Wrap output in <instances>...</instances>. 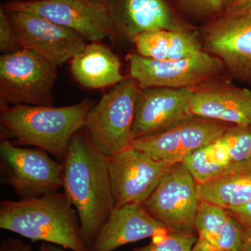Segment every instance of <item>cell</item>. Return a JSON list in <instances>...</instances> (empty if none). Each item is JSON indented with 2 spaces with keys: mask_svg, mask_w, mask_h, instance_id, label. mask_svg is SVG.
Segmentation results:
<instances>
[{
  "mask_svg": "<svg viewBox=\"0 0 251 251\" xmlns=\"http://www.w3.org/2000/svg\"><path fill=\"white\" fill-rule=\"evenodd\" d=\"M81 130L71 140L63 162L62 188L76 209L89 251L115 205L108 157L94 146L85 130Z\"/></svg>",
  "mask_w": 251,
  "mask_h": 251,
  "instance_id": "6da1fadb",
  "label": "cell"
},
{
  "mask_svg": "<svg viewBox=\"0 0 251 251\" xmlns=\"http://www.w3.org/2000/svg\"><path fill=\"white\" fill-rule=\"evenodd\" d=\"M92 106L89 100L63 107L1 105L2 139L40 149L63 163L71 140L83 129Z\"/></svg>",
  "mask_w": 251,
  "mask_h": 251,
  "instance_id": "7a4b0ae2",
  "label": "cell"
},
{
  "mask_svg": "<svg viewBox=\"0 0 251 251\" xmlns=\"http://www.w3.org/2000/svg\"><path fill=\"white\" fill-rule=\"evenodd\" d=\"M0 227L71 251H88L81 233L80 219L64 192L0 202Z\"/></svg>",
  "mask_w": 251,
  "mask_h": 251,
  "instance_id": "3957f363",
  "label": "cell"
},
{
  "mask_svg": "<svg viewBox=\"0 0 251 251\" xmlns=\"http://www.w3.org/2000/svg\"><path fill=\"white\" fill-rule=\"evenodd\" d=\"M138 82L125 78L90 109L84 127L99 151L110 157L131 146Z\"/></svg>",
  "mask_w": 251,
  "mask_h": 251,
  "instance_id": "277c9868",
  "label": "cell"
},
{
  "mask_svg": "<svg viewBox=\"0 0 251 251\" xmlns=\"http://www.w3.org/2000/svg\"><path fill=\"white\" fill-rule=\"evenodd\" d=\"M55 68L29 50L0 57L1 105H52Z\"/></svg>",
  "mask_w": 251,
  "mask_h": 251,
  "instance_id": "5b68a950",
  "label": "cell"
},
{
  "mask_svg": "<svg viewBox=\"0 0 251 251\" xmlns=\"http://www.w3.org/2000/svg\"><path fill=\"white\" fill-rule=\"evenodd\" d=\"M0 168L1 179L21 200L58 192L62 187L63 163L40 149L21 148L1 139Z\"/></svg>",
  "mask_w": 251,
  "mask_h": 251,
  "instance_id": "8992f818",
  "label": "cell"
},
{
  "mask_svg": "<svg viewBox=\"0 0 251 251\" xmlns=\"http://www.w3.org/2000/svg\"><path fill=\"white\" fill-rule=\"evenodd\" d=\"M201 201L197 181L181 162L168 169L143 205L170 230L196 233Z\"/></svg>",
  "mask_w": 251,
  "mask_h": 251,
  "instance_id": "52a82bcc",
  "label": "cell"
},
{
  "mask_svg": "<svg viewBox=\"0 0 251 251\" xmlns=\"http://www.w3.org/2000/svg\"><path fill=\"white\" fill-rule=\"evenodd\" d=\"M6 11L37 15L75 31L91 42L116 35L117 29L108 5L92 0H34L6 5Z\"/></svg>",
  "mask_w": 251,
  "mask_h": 251,
  "instance_id": "ba28073f",
  "label": "cell"
},
{
  "mask_svg": "<svg viewBox=\"0 0 251 251\" xmlns=\"http://www.w3.org/2000/svg\"><path fill=\"white\" fill-rule=\"evenodd\" d=\"M128 62L130 77L140 89H191L215 77L224 68L221 59L203 50L177 60H156L131 54Z\"/></svg>",
  "mask_w": 251,
  "mask_h": 251,
  "instance_id": "9c48e42d",
  "label": "cell"
},
{
  "mask_svg": "<svg viewBox=\"0 0 251 251\" xmlns=\"http://www.w3.org/2000/svg\"><path fill=\"white\" fill-rule=\"evenodd\" d=\"M173 165L153 160L132 146L108 157L115 208L143 204Z\"/></svg>",
  "mask_w": 251,
  "mask_h": 251,
  "instance_id": "30bf717a",
  "label": "cell"
},
{
  "mask_svg": "<svg viewBox=\"0 0 251 251\" xmlns=\"http://www.w3.org/2000/svg\"><path fill=\"white\" fill-rule=\"evenodd\" d=\"M7 13L21 48L35 52L55 69L72 60L87 45L75 31L37 15Z\"/></svg>",
  "mask_w": 251,
  "mask_h": 251,
  "instance_id": "8fae6325",
  "label": "cell"
},
{
  "mask_svg": "<svg viewBox=\"0 0 251 251\" xmlns=\"http://www.w3.org/2000/svg\"><path fill=\"white\" fill-rule=\"evenodd\" d=\"M232 125L193 116L171 129L133 140L131 146L163 163H181L221 136Z\"/></svg>",
  "mask_w": 251,
  "mask_h": 251,
  "instance_id": "7c38bea8",
  "label": "cell"
},
{
  "mask_svg": "<svg viewBox=\"0 0 251 251\" xmlns=\"http://www.w3.org/2000/svg\"><path fill=\"white\" fill-rule=\"evenodd\" d=\"M193 94L190 88L140 89L132 127L133 140L166 131L193 117L190 105Z\"/></svg>",
  "mask_w": 251,
  "mask_h": 251,
  "instance_id": "4fadbf2b",
  "label": "cell"
},
{
  "mask_svg": "<svg viewBox=\"0 0 251 251\" xmlns=\"http://www.w3.org/2000/svg\"><path fill=\"white\" fill-rule=\"evenodd\" d=\"M206 51L239 80L251 83V8L227 14L206 28Z\"/></svg>",
  "mask_w": 251,
  "mask_h": 251,
  "instance_id": "5bb4252c",
  "label": "cell"
},
{
  "mask_svg": "<svg viewBox=\"0 0 251 251\" xmlns=\"http://www.w3.org/2000/svg\"><path fill=\"white\" fill-rule=\"evenodd\" d=\"M250 158L251 125H231L218 139L186 157L182 163L201 184Z\"/></svg>",
  "mask_w": 251,
  "mask_h": 251,
  "instance_id": "9a60e30c",
  "label": "cell"
},
{
  "mask_svg": "<svg viewBox=\"0 0 251 251\" xmlns=\"http://www.w3.org/2000/svg\"><path fill=\"white\" fill-rule=\"evenodd\" d=\"M170 231L149 214L143 204H126L114 208L89 251H113L126 244L153 239Z\"/></svg>",
  "mask_w": 251,
  "mask_h": 251,
  "instance_id": "2e32d148",
  "label": "cell"
},
{
  "mask_svg": "<svg viewBox=\"0 0 251 251\" xmlns=\"http://www.w3.org/2000/svg\"><path fill=\"white\" fill-rule=\"evenodd\" d=\"M191 113L236 126L251 125V91L232 85H202L194 90Z\"/></svg>",
  "mask_w": 251,
  "mask_h": 251,
  "instance_id": "e0dca14e",
  "label": "cell"
},
{
  "mask_svg": "<svg viewBox=\"0 0 251 251\" xmlns=\"http://www.w3.org/2000/svg\"><path fill=\"white\" fill-rule=\"evenodd\" d=\"M108 6L117 29L131 39L145 31H187L163 0H118Z\"/></svg>",
  "mask_w": 251,
  "mask_h": 251,
  "instance_id": "ac0fdd59",
  "label": "cell"
},
{
  "mask_svg": "<svg viewBox=\"0 0 251 251\" xmlns=\"http://www.w3.org/2000/svg\"><path fill=\"white\" fill-rule=\"evenodd\" d=\"M71 71L81 85L93 90L116 85L125 79L118 57L98 42L86 45L71 60Z\"/></svg>",
  "mask_w": 251,
  "mask_h": 251,
  "instance_id": "d6986e66",
  "label": "cell"
},
{
  "mask_svg": "<svg viewBox=\"0 0 251 251\" xmlns=\"http://www.w3.org/2000/svg\"><path fill=\"white\" fill-rule=\"evenodd\" d=\"M203 201L224 209L242 205L251 200V158L239 162L228 171L198 184Z\"/></svg>",
  "mask_w": 251,
  "mask_h": 251,
  "instance_id": "ffe728a7",
  "label": "cell"
},
{
  "mask_svg": "<svg viewBox=\"0 0 251 251\" xmlns=\"http://www.w3.org/2000/svg\"><path fill=\"white\" fill-rule=\"evenodd\" d=\"M138 54L156 60H177L202 50L197 36L188 31L158 29L133 37Z\"/></svg>",
  "mask_w": 251,
  "mask_h": 251,
  "instance_id": "44dd1931",
  "label": "cell"
},
{
  "mask_svg": "<svg viewBox=\"0 0 251 251\" xmlns=\"http://www.w3.org/2000/svg\"><path fill=\"white\" fill-rule=\"evenodd\" d=\"M244 232L242 226L231 216L224 231L206 242H196L191 251H241Z\"/></svg>",
  "mask_w": 251,
  "mask_h": 251,
  "instance_id": "7402d4cb",
  "label": "cell"
},
{
  "mask_svg": "<svg viewBox=\"0 0 251 251\" xmlns=\"http://www.w3.org/2000/svg\"><path fill=\"white\" fill-rule=\"evenodd\" d=\"M198 239L196 233L170 231L153 238L150 244L133 251H191Z\"/></svg>",
  "mask_w": 251,
  "mask_h": 251,
  "instance_id": "603a6c76",
  "label": "cell"
},
{
  "mask_svg": "<svg viewBox=\"0 0 251 251\" xmlns=\"http://www.w3.org/2000/svg\"><path fill=\"white\" fill-rule=\"evenodd\" d=\"M17 36L10 23L8 15L0 9V50L4 54L10 53L21 49Z\"/></svg>",
  "mask_w": 251,
  "mask_h": 251,
  "instance_id": "cb8c5ba5",
  "label": "cell"
},
{
  "mask_svg": "<svg viewBox=\"0 0 251 251\" xmlns=\"http://www.w3.org/2000/svg\"><path fill=\"white\" fill-rule=\"evenodd\" d=\"M226 211L242 226L244 230L251 231V200L242 205Z\"/></svg>",
  "mask_w": 251,
  "mask_h": 251,
  "instance_id": "d4e9b609",
  "label": "cell"
},
{
  "mask_svg": "<svg viewBox=\"0 0 251 251\" xmlns=\"http://www.w3.org/2000/svg\"><path fill=\"white\" fill-rule=\"evenodd\" d=\"M194 7L204 13H218L225 7L224 0H186Z\"/></svg>",
  "mask_w": 251,
  "mask_h": 251,
  "instance_id": "484cf974",
  "label": "cell"
},
{
  "mask_svg": "<svg viewBox=\"0 0 251 251\" xmlns=\"http://www.w3.org/2000/svg\"><path fill=\"white\" fill-rule=\"evenodd\" d=\"M0 251H31V246L16 239H7L1 242Z\"/></svg>",
  "mask_w": 251,
  "mask_h": 251,
  "instance_id": "4316f807",
  "label": "cell"
},
{
  "mask_svg": "<svg viewBox=\"0 0 251 251\" xmlns=\"http://www.w3.org/2000/svg\"><path fill=\"white\" fill-rule=\"evenodd\" d=\"M227 14L251 9V0H224Z\"/></svg>",
  "mask_w": 251,
  "mask_h": 251,
  "instance_id": "83f0119b",
  "label": "cell"
},
{
  "mask_svg": "<svg viewBox=\"0 0 251 251\" xmlns=\"http://www.w3.org/2000/svg\"><path fill=\"white\" fill-rule=\"evenodd\" d=\"M241 251H251V231L245 230Z\"/></svg>",
  "mask_w": 251,
  "mask_h": 251,
  "instance_id": "f1b7e54d",
  "label": "cell"
},
{
  "mask_svg": "<svg viewBox=\"0 0 251 251\" xmlns=\"http://www.w3.org/2000/svg\"><path fill=\"white\" fill-rule=\"evenodd\" d=\"M40 251H69L67 249L54 245V244H49V243H43L41 244Z\"/></svg>",
  "mask_w": 251,
  "mask_h": 251,
  "instance_id": "f546056e",
  "label": "cell"
},
{
  "mask_svg": "<svg viewBox=\"0 0 251 251\" xmlns=\"http://www.w3.org/2000/svg\"><path fill=\"white\" fill-rule=\"evenodd\" d=\"M95 2L100 3V4H103L108 5V0H92Z\"/></svg>",
  "mask_w": 251,
  "mask_h": 251,
  "instance_id": "4dcf8cb0",
  "label": "cell"
}]
</instances>
